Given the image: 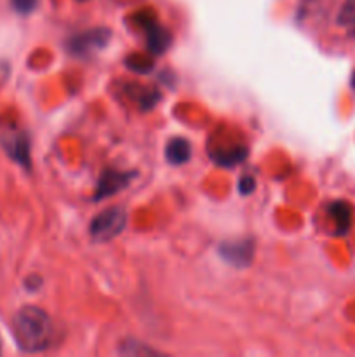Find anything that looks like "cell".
<instances>
[{"label":"cell","instance_id":"cell-1","mask_svg":"<svg viewBox=\"0 0 355 357\" xmlns=\"http://www.w3.org/2000/svg\"><path fill=\"white\" fill-rule=\"evenodd\" d=\"M13 330L16 344L24 352H42L51 347L52 321L45 310L26 305L16 312L13 319Z\"/></svg>","mask_w":355,"mask_h":357},{"label":"cell","instance_id":"cell-2","mask_svg":"<svg viewBox=\"0 0 355 357\" xmlns=\"http://www.w3.org/2000/svg\"><path fill=\"white\" fill-rule=\"evenodd\" d=\"M127 225V213L124 208H106L97 213L89 225V234L96 243H108L120 236Z\"/></svg>","mask_w":355,"mask_h":357},{"label":"cell","instance_id":"cell-3","mask_svg":"<svg viewBox=\"0 0 355 357\" xmlns=\"http://www.w3.org/2000/svg\"><path fill=\"white\" fill-rule=\"evenodd\" d=\"M136 21L146 33V47L153 56H160L169 49L173 44V33L166 26H160L157 23L152 13H139L136 14Z\"/></svg>","mask_w":355,"mask_h":357},{"label":"cell","instance_id":"cell-4","mask_svg":"<svg viewBox=\"0 0 355 357\" xmlns=\"http://www.w3.org/2000/svg\"><path fill=\"white\" fill-rule=\"evenodd\" d=\"M111 31L108 28H90L82 33L73 35L68 40V52L73 56H89L94 51H100L110 42Z\"/></svg>","mask_w":355,"mask_h":357},{"label":"cell","instance_id":"cell-5","mask_svg":"<svg viewBox=\"0 0 355 357\" xmlns=\"http://www.w3.org/2000/svg\"><path fill=\"white\" fill-rule=\"evenodd\" d=\"M254 251H256V243L251 237L247 239H235L221 243L218 248L219 257L225 264L235 268H246L253 264Z\"/></svg>","mask_w":355,"mask_h":357},{"label":"cell","instance_id":"cell-6","mask_svg":"<svg viewBox=\"0 0 355 357\" xmlns=\"http://www.w3.org/2000/svg\"><path fill=\"white\" fill-rule=\"evenodd\" d=\"M138 176L136 171H117V169H104L97 180L96 190H94V201H103V199L113 197L118 192L127 188L131 181Z\"/></svg>","mask_w":355,"mask_h":357},{"label":"cell","instance_id":"cell-7","mask_svg":"<svg viewBox=\"0 0 355 357\" xmlns=\"http://www.w3.org/2000/svg\"><path fill=\"white\" fill-rule=\"evenodd\" d=\"M2 146L13 160H16L19 166L30 169L31 153H30V139L24 132L10 131L2 136Z\"/></svg>","mask_w":355,"mask_h":357},{"label":"cell","instance_id":"cell-8","mask_svg":"<svg viewBox=\"0 0 355 357\" xmlns=\"http://www.w3.org/2000/svg\"><path fill=\"white\" fill-rule=\"evenodd\" d=\"M247 155H249V150L244 145H235L230 146V149H216L214 152H211V159L221 167L239 166L247 159Z\"/></svg>","mask_w":355,"mask_h":357},{"label":"cell","instance_id":"cell-9","mask_svg":"<svg viewBox=\"0 0 355 357\" xmlns=\"http://www.w3.org/2000/svg\"><path fill=\"white\" fill-rule=\"evenodd\" d=\"M191 157V145L187 138H173L166 146V159L173 166L187 164Z\"/></svg>","mask_w":355,"mask_h":357},{"label":"cell","instance_id":"cell-10","mask_svg":"<svg viewBox=\"0 0 355 357\" xmlns=\"http://www.w3.org/2000/svg\"><path fill=\"white\" fill-rule=\"evenodd\" d=\"M329 216L334 222V230L336 234L343 236L352 227V208L345 201H334L329 206Z\"/></svg>","mask_w":355,"mask_h":357},{"label":"cell","instance_id":"cell-11","mask_svg":"<svg viewBox=\"0 0 355 357\" xmlns=\"http://www.w3.org/2000/svg\"><path fill=\"white\" fill-rule=\"evenodd\" d=\"M120 354L124 356H153V354H159V352H155L153 349H148L145 347L143 344H139V342H124V344L120 345Z\"/></svg>","mask_w":355,"mask_h":357},{"label":"cell","instance_id":"cell-12","mask_svg":"<svg viewBox=\"0 0 355 357\" xmlns=\"http://www.w3.org/2000/svg\"><path fill=\"white\" fill-rule=\"evenodd\" d=\"M338 23L343 26H354L355 24V0H345L340 14H338Z\"/></svg>","mask_w":355,"mask_h":357},{"label":"cell","instance_id":"cell-13","mask_svg":"<svg viewBox=\"0 0 355 357\" xmlns=\"http://www.w3.org/2000/svg\"><path fill=\"white\" fill-rule=\"evenodd\" d=\"M125 65L138 73H146L150 68H152V61H148V59H143L141 56H132V58H127Z\"/></svg>","mask_w":355,"mask_h":357},{"label":"cell","instance_id":"cell-14","mask_svg":"<svg viewBox=\"0 0 355 357\" xmlns=\"http://www.w3.org/2000/svg\"><path fill=\"white\" fill-rule=\"evenodd\" d=\"M16 13L31 14L38 6V0H10Z\"/></svg>","mask_w":355,"mask_h":357},{"label":"cell","instance_id":"cell-15","mask_svg":"<svg viewBox=\"0 0 355 357\" xmlns=\"http://www.w3.org/2000/svg\"><path fill=\"white\" fill-rule=\"evenodd\" d=\"M254 188H256V180H254V176H251V174H244L242 178H240L239 181V192L242 195H251L254 192Z\"/></svg>","mask_w":355,"mask_h":357},{"label":"cell","instance_id":"cell-16","mask_svg":"<svg viewBox=\"0 0 355 357\" xmlns=\"http://www.w3.org/2000/svg\"><path fill=\"white\" fill-rule=\"evenodd\" d=\"M350 86H352V89L355 91V72H354V75H352V80H350Z\"/></svg>","mask_w":355,"mask_h":357},{"label":"cell","instance_id":"cell-17","mask_svg":"<svg viewBox=\"0 0 355 357\" xmlns=\"http://www.w3.org/2000/svg\"><path fill=\"white\" fill-rule=\"evenodd\" d=\"M80 2H86V0H80Z\"/></svg>","mask_w":355,"mask_h":357}]
</instances>
